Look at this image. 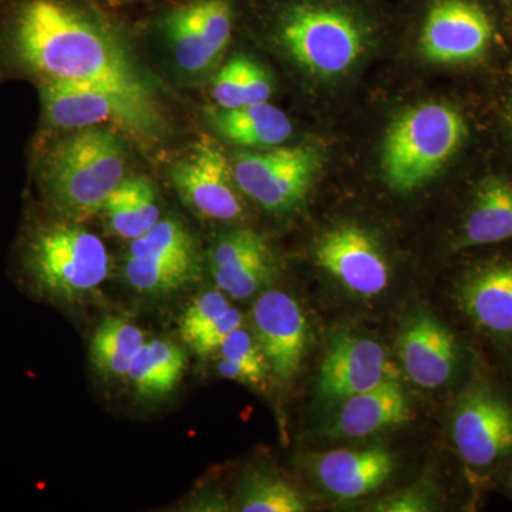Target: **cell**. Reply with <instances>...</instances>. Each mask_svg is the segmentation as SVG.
<instances>
[{
  "label": "cell",
  "instance_id": "21",
  "mask_svg": "<svg viewBox=\"0 0 512 512\" xmlns=\"http://www.w3.org/2000/svg\"><path fill=\"white\" fill-rule=\"evenodd\" d=\"M512 238V183L490 177L477 188L456 248L481 247Z\"/></svg>",
  "mask_w": 512,
  "mask_h": 512
},
{
  "label": "cell",
  "instance_id": "26",
  "mask_svg": "<svg viewBox=\"0 0 512 512\" xmlns=\"http://www.w3.org/2000/svg\"><path fill=\"white\" fill-rule=\"evenodd\" d=\"M217 352L220 353L218 370L222 376L248 384L265 382L268 362L254 333H249L244 326L235 329Z\"/></svg>",
  "mask_w": 512,
  "mask_h": 512
},
{
  "label": "cell",
  "instance_id": "6",
  "mask_svg": "<svg viewBox=\"0 0 512 512\" xmlns=\"http://www.w3.org/2000/svg\"><path fill=\"white\" fill-rule=\"evenodd\" d=\"M281 40L303 69L336 77L355 66L365 52V33L353 16L325 6H296L286 13Z\"/></svg>",
  "mask_w": 512,
  "mask_h": 512
},
{
  "label": "cell",
  "instance_id": "2",
  "mask_svg": "<svg viewBox=\"0 0 512 512\" xmlns=\"http://www.w3.org/2000/svg\"><path fill=\"white\" fill-rule=\"evenodd\" d=\"M126 173L121 138L107 128L92 127L47 144L37 158L35 177L43 200L56 214L82 222L103 210Z\"/></svg>",
  "mask_w": 512,
  "mask_h": 512
},
{
  "label": "cell",
  "instance_id": "31",
  "mask_svg": "<svg viewBox=\"0 0 512 512\" xmlns=\"http://www.w3.org/2000/svg\"><path fill=\"white\" fill-rule=\"evenodd\" d=\"M242 83L245 106L268 103L271 99L272 84L268 74L258 63L245 56L242 64Z\"/></svg>",
  "mask_w": 512,
  "mask_h": 512
},
{
  "label": "cell",
  "instance_id": "18",
  "mask_svg": "<svg viewBox=\"0 0 512 512\" xmlns=\"http://www.w3.org/2000/svg\"><path fill=\"white\" fill-rule=\"evenodd\" d=\"M313 473L328 493L342 500H355L382 487L394 468L386 448L372 446L362 450L328 451L312 461Z\"/></svg>",
  "mask_w": 512,
  "mask_h": 512
},
{
  "label": "cell",
  "instance_id": "25",
  "mask_svg": "<svg viewBox=\"0 0 512 512\" xmlns=\"http://www.w3.org/2000/svg\"><path fill=\"white\" fill-rule=\"evenodd\" d=\"M146 342L143 330L134 323L120 318L106 319L100 323L90 342L93 365L103 375L127 377Z\"/></svg>",
  "mask_w": 512,
  "mask_h": 512
},
{
  "label": "cell",
  "instance_id": "13",
  "mask_svg": "<svg viewBox=\"0 0 512 512\" xmlns=\"http://www.w3.org/2000/svg\"><path fill=\"white\" fill-rule=\"evenodd\" d=\"M164 30L180 69L207 72L231 39V8L225 0H197L171 12Z\"/></svg>",
  "mask_w": 512,
  "mask_h": 512
},
{
  "label": "cell",
  "instance_id": "10",
  "mask_svg": "<svg viewBox=\"0 0 512 512\" xmlns=\"http://www.w3.org/2000/svg\"><path fill=\"white\" fill-rule=\"evenodd\" d=\"M316 262L343 288L363 298L380 295L390 284V266L376 238L357 225L330 229L315 249Z\"/></svg>",
  "mask_w": 512,
  "mask_h": 512
},
{
  "label": "cell",
  "instance_id": "17",
  "mask_svg": "<svg viewBox=\"0 0 512 512\" xmlns=\"http://www.w3.org/2000/svg\"><path fill=\"white\" fill-rule=\"evenodd\" d=\"M397 348L407 377L424 389L444 386L456 372L457 340L429 312L419 311L410 316L400 332Z\"/></svg>",
  "mask_w": 512,
  "mask_h": 512
},
{
  "label": "cell",
  "instance_id": "30",
  "mask_svg": "<svg viewBox=\"0 0 512 512\" xmlns=\"http://www.w3.org/2000/svg\"><path fill=\"white\" fill-rule=\"evenodd\" d=\"M244 325V318L241 312L231 306V309L208 332H205L200 339L195 340L190 346L198 356L208 357L217 353L224 340L238 329L239 326Z\"/></svg>",
  "mask_w": 512,
  "mask_h": 512
},
{
  "label": "cell",
  "instance_id": "28",
  "mask_svg": "<svg viewBox=\"0 0 512 512\" xmlns=\"http://www.w3.org/2000/svg\"><path fill=\"white\" fill-rule=\"evenodd\" d=\"M231 309L227 295L220 291L202 292L185 309L180 320V332L184 342L191 346L200 339Z\"/></svg>",
  "mask_w": 512,
  "mask_h": 512
},
{
  "label": "cell",
  "instance_id": "4",
  "mask_svg": "<svg viewBox=\"0 0 512 512\" xmlns=\"http://www.w3.org/2000/svg\"><path fill=\"white\" fill-rule=\"evenodd\" d=\"M22 261L37 291L64 301L99 288L110 266L103 241L77 222L67 220L30 229Z\"/></svg>",
  "mask_w": 512,
  "mask_h": 512
},
{
  "label": "cell",
  "instance_id": "23",
  "mask_svg": "<svg viewBox=\"0 0 512 512\" xmlns=\"http://www.w3.org/2000/svg\"><path fill=\"white\" fill-rule=\"evenodd\" d=\"M101 211L110 231L128 241L140 238L161 220L156 190L146 177L124 178Z\"/></svg>",
  "mask_w": 512,
  "mask_h": 512
},
{
  "label": "cell",
  "instance_id": "22",
  "mask_svg": "<svg viewBox=\"0 0 512 512\" xmlns=\"http://www.w3.org/2000/svg\"><path fill=\"white\" fill-rule=\"evenodd\" d=\"M208 119L225 140L242 147H278L292 134L288 116L269 103L210 111Z\"/></svg>",
  "mask_w": 512,
  "mask_h": 512
},
{
  "label": "cell",
  "instance_id": "12",
  "mask_svg": "<svg viewBox=\"0 0 512 512\" xmlns=\"http://www.w3.org/2000/svg\"><path fill=\"white\" fill-rule=\"evenodd\" d=\"M397 377L383 346L356 335L336 336L319 367L318 393L329 406Z\"/></svg>",
  "mask_w": 512,
  "mask_h": 512
},
{
  "label": "cell",
  "instance_id": "19",
  "mask_svg": "<svg viewBox=\"0 0 512 512\" xmlns=\"http://www.w3.org/2000/svg\"><path fill=\"white\" fill-rule=\"evenodd\" d=\"M329 430L332 439H360L410 420L409 400L397 377L340 403Z\"/></svg>",
  "mask_w": 512,
  "mask_h": 512
},
{
  "label": "cell",
  "instance_id": "33",
  "mask_svg": "<svg viewBox=\"0 0 512 512\" xmlns=\"http://www.w3.org/2000/svg\"><path fill=\"white\" fill-rule=\"evenodd\" d=\"M510 120H511V126H512V104H511V110H510Z\"/></svg>",
  "mask_w": 512,
  "mask_h": 512
},
{
  "label": "cell",
  "instance_id": "15",
  "mask_svg": "<svg viewBox=\"0 0 512 512\" xmlns=\"http://www.w3.org/2000/svg\"><path fill=\"white\" fill-rule=\"evenodd\" d=\"M252 328L269 369L291 380L301 369L308 346V322L301 305L282 291L258 296L252 308Z\"/></svg>",
  "mask_w": 512,
  "mask_h": 512
},
{
  "label": "cell",
  "instance_id": "14",
  "mask_svg": "<svg viewBox=\"0 0 512 512\" xmlns=\"http://www.w3.org/2000/svg\"><path fill=\"white\" fill-rule=\"evenodd\" d=\"M451 429L458 453L471 466H491L512 450V409L491 390L466 394Z\"/></svg>",
  "mask_w": 512,
  "mask_h": 512
},
{
  "label": "cell",
  "instance_id": "20",
  "mask_svg": "<svg viewBox=\"0 0 512 512\" xmlns=\"http://www.w3.org/2000/svg\"><path fill=\"white\" fill-rule=\"evenodd\" d=\"M464 311L480 328L497 335L512 333V264L477 269L460 289Z\"/></svg>",
  "mask_w": 512,
  "mask_h": 512
},
{
  "label": "cell",
  "instance_id": "8",
  "mask_svg": "<svg viewBox=\"0 0 512 512\" xmlns=\"http://www.w3.org/2000/svg\"><path fill=\"white\" fill-rule=\"evenodd\" d=\"M319 167L316 148L272 147L239 156L232 174L239 190L256 204L269 212H285L305 200Z\"/></svg>",
  "mask_w": 512,
  "mask_h": 512
},
{
  "label": "cell",
  "instance_id": "1",
  "mask_svg": "<svg viewBox=\"0 0 512 512\" xmlns=\"http://www.w3.org/2000/svg\"><path fill=\"white\" fill-rule=\"evenodd\" d=\"M0 50L9 67L39 82L93 84L154 104L126 49L62 0H18L3 23Z\"/></svg>",
  "mask_w": 512,
  "mask_h": 512
},
{
  "label": "cell",
  "instance_id": "11",
  "mask_svg": "<svg viewBox=\"0 0 512 512\" xmlns=\"http://www.w3.org/2000/svg\"><path fill=\"white\" fill-rule=\"evenodd\" d=\"M493 26L483 9L468 0H436L424 19L420 49L434 63L473 62L487 52Z\"/></svg>",
  "mask_w": 512,
  "mask_h": 512
},
{
  "label": "cell",
  "instance_id": "32",
  "mask_svg": "<svg viewBox=\"0 0 512 512\" xmlns=\"http://www.w3.org/2000/svg\"><path fill=\"white\" fill-rule=\"evenodd\" d=\"M377 511L383 512H426L430 511L429 498L424 491L412 488L384 498L376 505Z\"/></svg>",
  "mask_w": 512,
  "mask_h": 512
},
{
  "label": "cell",
  "instance_id": "29",
  "mask_svg": "<svg viewBox=\"0 0 512 512\" xmlns=\"http://www.w3.org/2000/svg\"><path fill=\"white\" fill-rule=\"evenodd\" d=\"M244 56H235L220 70L212 84V97L220 109L232 110L245 106L242 83Z\"/></svg>",
  "mask_w": 512,
  "mask_h": 512
},
{
  "label": "cell",
  "instance_id": "27",
  "mask_svg": "<svg viewBox=\"0 0 512 512\" xmlns=\"http://www.w3.org/2000/svg\"><path fill=\"white\" fill-rule=\"evenodd\" d=\"M239 507L244 512H302L308 510L302 495L284 480L249 477L242 487Z\"/></svg>",
  "mask_w": 512,
  "mask_h": 512
},
{
  "label": "cell",
  "instance_id": "16",
  "mask_svg": "<svg viewBox=\"0 0 512 512\" xmlns=\"http://www.w3.org/2000/svg\"><path fill=\"white\" fill-rule=\"evenodd\" d=\"M208 265L218 289L235 301H245L274 278L275 262L264 237L241 228L217 239Z\"/></svg>",
  "mask_w": 512,
  "mask_h": 512
},
{
  "label": "cell",
  "instance_id": "24",
  "mask_svg": "<svg viewBox=\"0 0 512 512\" xmlns=\"http://www.w3.org/2000/svg\"><path fill=\"white\" fill-rule=\"evenodd\" d=\"M183 350L168 340H150L141 348L127 377L141 396L154 399L171 393L184 375Z\"/></svg>",
  "mask_w": 512,
  "mask_h": 512
},
{
  "label": "cell",
  "instance_id": "7",
  "mask_svg": "<svg viewBox=\"0 0 512 512\" xmlns=\"http://www.w3.org/2000/svg\"><path fill=\"white\" fill-rule=\"evenodd\" d=\"M123 272L127 284L138 292L163 295L180 291L200 278L197 242L180 222L160 220L131 241Z\"/></svg>",
  "mask_w": 512,
  "mask_h": 512
},
{
  "label": "cell",
  "instance_id": "5",
  "mask_svg": "<svg viewBox=\"0 0 512 512\" xmlns=\"http://www.w3.org/2000/svg\"><path fill=\"white\" fill-rule=\"evenodd\" d=\"M43 123L62 130L113 126L134 136L151 137L160 130L156 104L93 84L39 82Z\"/></svg>",
  "mask_w": 512,
  "mask_h": 512
},
{
  "label": "cell",
  "instance_id": "3",
  "mask_svg": "<svg viewBox=\"0 0 512 512\" xmlns=\"http://www.w3.org/2000/svg\"><path fill=\"white\" fill-rule=\"evenodd\" d=\"M467 134L463 114L448 104L430 101L403 111L383 141L387 184L399 192L423 187L456 156Z\"/></svg>",
  "mask_w": 512,
  "mask_h": 512
},
{
  "label": "cell",
  "instance_id": "9",
  "mask_svg": "<svg viewBox=\"0 0 512 512\" xmlns=\"http://www.w3.org/2000/svg\"><path fill=\"white\" fill-rule=\"evenodd\" d=\"M170 177L185 204L202 217L232 221L244 212L232 168L211 138H201L187 157L173 165Z\"/></svg>",
  "mask_w": 512,
  "mask_h": 512
}]
</instances>
